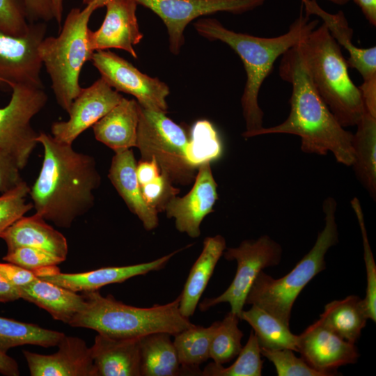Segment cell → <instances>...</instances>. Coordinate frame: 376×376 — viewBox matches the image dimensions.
Wrapping results in <instances>:
<instances>
[{
    "instance_id": "cell-12",
    "label": "cell",
    "mask_w": 376,
    "mask_h": 376,
    "mask_svg": "<svg viewBox=\"0 0 376 376\" xmlns=\"http://www.w3.org/2000/svg\"><path fill=\"white\" fill-rule=\"evenodd\" d=\"M91 61L103 79L118 92L133 95L144 109L166 113L168 85L157 77L142 73L131 63L106 50L95 51Z\"/></svg>"
},
{
    "instance_id": "cell-33",
    "label": "cell",
    "mask_w": 376,
    "mask_h": 376,
    "mask_svg": "<svg viewBox=\"0 0 376 376\" xmlns=\"http://www.w3.org/2000/svg\"><path fill=\"white\" fill-rule=\"evenodd\" d=\"M263 361L260 348L253 331L242 347L235 362L227 368L214 362L207 364L201 373L205 376H260Z\"/></svg>"
},
{
    "instance_id": "cell-7",
    "label": "cell",
    "mask_w": 376,
    "mask_h": 376,
    "mask_svg": "<svg viewBox=\"0 0 376 376\" xmlns=\"http://www.w3.org/2000/svg\"><path fill=\"white\" fill-rule=\"evenodd\" d=\"M96 9L94 3L81 10L72 8L59 35L45 38L39 47V54L51 79L57 103L67 112L82 90L79 83L80 72L94 52L88 42V24Z\"/></svg>"
},
{
    "instance_id": "cell-42",
    "label": "cell",
    "mask_w": 376,
    "mask_h": 376,
    "mask_svg": "<svg viewBox=\"0 0 376 376\" xmlns=\"http://www.w3.org/2000/svg\"><path fill=\"white\" fill-rule=\"evenodd\" d=\"M0 274L15 287L25 285L38 277L31 270L11 263H0Z\"/></svg>"
},
{
    "instance_id": "cell-16",
    "label": "cell",
    "mask_w": 376,
    "mask_h": 376,
    "mask_svg": "<svg viewBox=\"0 0 376 376\" xmlns=\"http://www.w3.org/2000/svg\"><path fill=\"white\" fill-rule=\"evenodd\" d=\"M297 352L313 368L334 375L340 366L354 363L359 357L355 343L348 342L318 320L298 335Z\"/></svg>"
},
{
    "instance_id": "cell-37",
    "label": "cell",
    "mask_w": 376,
    "mask_h": 376,
    "mask_svg": "<svg viewBox=\"0 0 376 376\" xmlns=\"http://www.w3.org/2000/svg\"><path fill=\"white\" fill-rule=\"evenodd\" d=\"M29 191L30 187L22 180L0 196V237L9 226L33 207V204L26 202Z\"/></svg>"
},
{
    "instance_id": "cell-6",
    "label": "cell",
    "mask_w": 376,
    "mask_h": 376,
    "mask_svg": "<svg viewBox=\"0 0 376 376\" xmlns=\"http://www.w3.org/2000/svg\"><path fill=\"white\" fill-rule=\"evenodd\" d=\"M337 203L329 196L322 204L324 226L318 233L311 249L294 268L279 279L261 271L254 281L246 304L258 306L289 327L292 306L303 288L325 268V255L338 241L336 220Z\"/></svg>"
},
{
    "instance_id": "cell-22",
    "label": "cell",
    "mask_w": 376,
    "mask_h": 376,
    "mask_svg": "<svg viewBox=\"0 0 376 376\" xmlns=\"http://www.w3.org/2000/svg\"><path fill=\"white\" fill-rule=\"evenodd\" d=\"M96 376H141L139 338L98 334L91 347Z\"/></svg>"
},
{
    "instance_id": "cell-34",
    "label": "cell",
    "mask_w": 376,
    "mask_h": 376,
    "mask_svg": "<svg viewBox=\"0 0 376 376\" xmlns=\"http://www.w3.org/2000/svg\"><path fill=\"white\" fill-rule=\"evenodd\" d=\"M239 320L230 311L222 321H219L210 349V358L215 363L223 365L230 362L240 353L243 333L238 327Z\"/></svg>"
},
{
    "instance_id": "cell-3",
    "label": "cell",
    "mask_w": 376,
    "mask_h": 376,
    "mask_svg": "<svg viewBox=\"0 0 376 376\" xmlns=\"http://www.w3.org/2000/svg\"><path fill=\"white\" fill-rule=\"evenodd\" d=\"M319 24L311 19L301 6L299 16L285 33L271 38L237 33L226 28L214 18H201L194 23L197 33L211 41L228 45L242 60L246 81L241 97L246 130L245 139L253 137L263 127V111L258 104L260 89L272 72L275 61L288 49L304 40Z\"/></svg>"
},
{
    "instance_id": "cell-38",
    "label": "cell",
    "mask_w": 376,
    "mask_h": 376,
    "mask_svg": "<svg viewBox=\"0 0 376 376\" xmlns=\"http://www.w3.org/2000/svg\"><path fill=\"white\" fill-rule=\"evenodd\" d=\"M260 348L261 355L274 364L279 376H327L313 368L301 357H297L292 350Z\"/></svg>"
},
{
    "instance_id": "cell-43",
    "label": "cell",
    "mask_w": 376,
    "mask_h": 376,
    "mask_svg": "<svg viewBox=\"0 0 376 376\" xmlns=\"http://www.w3.org/2000/svg\"><path fill=\"white\" fill-rule=\"evenodd\" d=\"M27 19L48 22L54 19L50 0H21Z\"/></svg>"
},
{
    "instance_id": "cell-35",
    "label": "cell",
    "mask_w": 376,
    "mask_h": 376,
    "mask_svg": "<svg viewBox=\"0 0 376 376\" xmlns=\"http://www.w3.org/2000/svg\"><path fill=\"white\" fill-rule=\"evenodd\" d=\"M2 259L32 271L38 278L60 272L57 265L65 261L49 251L31 246H22L7 252Z\"/></svg>"
},
{
    "instance_id": "cell-23",
    "label": "cell",
    "mask_w": 376,
    "mask_h": 376,
    "mask_svg": "<svg viewBox=\"0 0 376 376\" xmlns=\"http://www.w3.org/2000/svg\"><path fill=\"white\" fill-rule=\"evenodd\" d=\"M37 214L22 217L1 235L7 252L22 246L39 248L65 260L68 246L66 238Z\"/></svg>"
},
{
    "instance_id": "cell-14",
    "label": "cell",
    "mask_w": 376,
    "mask_h": 376,
    "mask_svg": "<svg viewBox=\"0 0 376 376\" xmlns=\"http://www.w3.org/2000/svg\"><path fill=\"white\" fill-rule=\"evenodd\" d=\"M123 97L100 77L89 87L82 88L73 100L68 111V120L52 124V136L59 142L72 145L82 132L93 127Z\"/></svg>"
},
{
    "instance_id": "cell-9",
    "label": "cell",
    "mask_w": 376,
    "mask_h": 376,
    "mask_svg": "<svg viewBox=\"0 0 376 376\" xmlns=\"http://www.w3.org/2000/svg\"><path fill=\"white\" fill-rule=\"evenodd\" d=\"M223 254L226 260L237 262L234 279L222 294L205 299L198 307L203 312L218 304L228 303L230 312L240 319L254 281L263 269L279 264L282 248L269 235H264L256 240H244L237 247L226 249Z\"/></svg>"
},
{
    "instance_id": "cell-28",
    "label": "cell",
    "mask_w": 376,
    "mask_h": 376,
    "mask_svg": "<svg viewBox=\"0 0 376 376\" xmlns=\"http://www.w3.org/2000/svg\"><path fill=\"white\" fill-rule=\"evenodd\" d=\"M353 134L355 175L374 201L376 198V117L366 109Z\"/></svg>"
},
{
    "instance_id": "cell-44",
    "label": "cell",
    "mask_w": 376,
    "mask_h": 376,
    "mask_svg": "<svg viewBox=\"0 0 376 376\" xmlns=\"http://www.w3.org/2000/svg\"><path fill=\"white\" fill-rule=\"evenodd\" d=\"M160 174L159 166L154 159L140 160L136 164V175L141 187L155 180Z\"/></svg>"
},
{
    "instance_id": "cell-36",
    "label": "cell",
    "mask_w": 376,
    "mask_h": 376,
    "mask_svg": "<svg viewBox=\"0 0 376 376\" xmlns=\"http://www.w3.org/2000/svg\"><path fill=\"white\" fill-rule=\"evenodd\" d=\"M351 207L354 212L360 227L363 247V259L366 270V292L362 299L366 315L368 319L376 322V265L370 246L366 229L364 217L361 203L357 197H354L351 201Z\"/></svg>"
},
{
    "instance_id": "cell-50",
    "label": "cell",
    "mask_w": 376,
    "mask_h": 376,
    "mask_svg": "<svg viewBox=\"0 0 376 376\" xmlns=\"http://www.w3.org/2000/svg\"><path fill=\"white\" fill-rule=\"evenodd\" d=\"M333 3L337 4V5H345L349 2L350 0H327Z\"/></svg>"
},
{
    "instance_id": "cell-31",
    "label": "cell",
    "mask_w": 376,
    "mask_h": 376,
    "mask_svg": "<svg viewBox=\"0 0 376 376\" xmlns=\"http://www.w3.org/2000/svg\"><path fill=\"white\" fill-rule=\"evenodd\" d=\"M219 323L207 327L194 324L173 336L179 361L188 375H201L198 367L210 359L211 341Z\"/></svg>"
},
{
    "instance_id": "cell-25",
    "label": "cell",
    "mask_w": 376,
    "mask_h": 376,
    "mask_svg": "<svg viewBox=\"0 0 376 376\" xmlns=\"http://www.w3.org/2000/svg\"><path fill=\"white\" fill-rule=\"evenodd\" d=\"M16 288L20 299L37 305L54 319L68 324L86 303L83 295L38 277L30 283Z\"/></svg>"
},
{
    "instance_id": "cell-49",
    "label": "cell",
    "mask_w": 376,
    "mask_h": 376,
    "mask_svg": "<svg viewBox=\"0 0 376 376\" xmlns=\"http://www.w3.org/2000/svg\"><path fill=\"white\" fill-rule=\"evenodd\" d=\"M109 1V0H83V3L86 5L94 3L97 8H100L105 6Z\"/></svg>"
},
{
    "instance_id": "cell-19",
    "label": "cell",
    "mask_w": 376,
    "mask_h": 376,
    "mask_svg": "<svg viewBox=\"0 0 376 376\" xmlns=\"http://www.w3.org/2000/svg\"><path fill=\"white\" fill-rule=\"evenodd\" d=\"M184 249V248H182ZM175 250L152 261L120 267H105L80 273H61L40 277L73 292L99 290L104 285L124 282L132 277L158 271L180 251Z\"/></svg>"
},
{
    "instance_id": "cell-18",
    "label": "cell",
    "mask_w": 376,
    "mask_h": 376,
    "mask_svg": "<svg viewBox=\"0 0 376 376\" xmlns=\"http://www.w3.org/2000/svg\"><path fill=\"white\" fill-rule=\"evenodd\" d=\"M52 354L24 350L31 376H96L91 347L79 338L64 336Z\"/></svg>"
},
{
    "instance_id": "cell-24",
    "label": "cell",
    "mask_w": 376,
    "mask_h": 376,
    "mask_svg": "<svg viewBox=\"0 0 376 376\" xmlns=\"http://www.w3.org/2000/svg\"><path fill=\"white\" fill-rule=\"evenodd\" d=\"M139 104L123 97L93 125L95 139L115 152L136 146Z\"/></svg>"
},
{
    "instance_id": "cell-29",
    "label": "cell",
    "mask_w": 376,
    "mask_h": 376,
    "mask_svg": "<svg viewBox=\"0 0 376 376\" xmlns=\"http://www.w3.org/2000/svg\"><path fill=\"white\" fill-rule=\"evenodd\" d=\"M367 320L362 299L350 295L328 303L318 320L341 338L355 343Z\"/></svg>"
},
{
    "instance_id": "cell-40",
    "label": "cell",
    "mask_w": 376,
    "mask_h": 376,
    "mask_svg": "<svg viewBox=\"0 0 376 376\" xmlns=\"http://www.w3.org/2000/svg\"><path fill=\"white\" fill-rule=\"evenodd\" d=\"M141 189L145 201L157 212L164 211L168 201L179 193L169 179L161 173L155 180Z\"/></svg>"
},
{
    "instance_id": "cell-45",
    "label": "cell",
    "mask_w": 376,
    "mask_h": 376,
    "mask_svg": "<svg viewBox=\"0 0 376 376\" xmlns=\"http://www.w3.org/2000/svg\"><path fill=\"white\" fill-rule=\"evenodd\" d=\"M20 299L17 289L0 274V303L14 301Z\"/></svg>"
},
{
    "instance_id": "cell-11",
    "label": "cell",
    "mask_w": 376,
    "mask_h": 376,
    "mask_svg": "<svg viewBox=\"0 0 376 376\" xmlns=\"http://www.w3.org/2000/svg\"><path fill=\"white\" fill-rule=\"evenodd\" d=\"M156 14L165 24L169 49L178 55L185 43L184 31L193 20L219 12L243 14L262 6L265 0H134Z\"/></svg>"
},
{
    "instance_id": "cell-39",
    "label": "cell",
    "mask_w": 376,
    "mask_h": 376,
    "mask_svg": "<svg viewBox=\"0 0 376 376\" xmlns=\"http://www.w3.org/2000/svg\"><path fill=\"white\" fill-rule=\"evenodd\" d=\"M21 0H0V31L21 36L27 32L30 24Z\"/></svg>"
},
{
    "instance_id": "cell-5",
    "label": "cell",
    "mask_w": 376,
    "mask_h": 376,
    "mask_svg": "<svg viewBox=\"0 0 376 376\" xmlns=\"http://www.w3.org/2000/svg\"><path fill=\"white\" fill-rule=\"evenodd\" d=\"M299 46L313 84L338 123L356 126L365 111L358 86L352 81L340 46L322 23Z\"/></svg>"
},
{
    "instance_id": "cell-2",
    "label": "cell",
    "mask_w": 376,
    "mask_h": 376,
    "mask_svg": "<svg viewBox=\"0 0 376 376\" xmlns=\"http://www.w3.org/2000/svg\"><path fill=\"white\" fill-rule=\"evenodd\" d=\"M37 141L43 147L44 158L29 191L36 214L69 228L94 205V191L101 182L95 159L45 132L38 133Z\"/></svg>"
},
{
    "instance_id": "cell-32",
    "label": "cell",
    "mask_w": 376,
    "mask_h": 376,
    "mask_svg": "<svg viewBox=\"0 0 376 376\" xmlns=\"http://www.w3.org/2000/svg\"><path fill=\"white\" fill-rule=\"evenodd\" d=\"M65 334L42 328L37 324L19 322L0 316V351L34 345L45 347L57 346Z\"/></svg>"
},
{
    "instance_id": "cell-30",
    "label": "cell",
    "mask_w": 376,
    "mask_h": 376,
    "mask_svg": "<svg viewBox=\"0 0 376 376\" xmlns=\"http://www.w3.org/2000/svg\"><path fill=\"white\" fill-rule=\"evenodd\" d=\"M240 319L253 328L260 347L297 352L298 335L292 334L289 327L263 308L251 305L249 310L242 311Z\"/></svg>"
},
{
    "instance_id": "cell-4",
    "label": "cell",
    "mask_w": 376,
    "mask_h": 376,
    "mask_svg": "<svg viewBox=\"0 0 376 376\" xmlns=\"http://www.w3.org/2000/svg\"><path fill=\"white\" fill-rule=\"evenodd\" d=\"M83 295L85 306L69 325L111 338H137L156 332L174 336L194 325L180 313V295L166 304L148 308L125 304L111 295L102 296L99 290L84 292Z\"/></svg>"
},
{
    "instance_id": "cell-10",
    "label": "cell",
    "mask_w": 376,
    "mask_h": 376,
    "mask_svg": "<svg viewBox=\"0 0 376 376\" xmlns=\"http://www.w3.org/2000/svg\"><path fill=\"white\" fill-rule=\"evenodd\" d=\"M10 87V100L0 108V148L22 169L38 143V133L32 127L31 121L44 108L48 97L43 88L21 84Z\"/></svg>"
},
{
    "instance_id": "cell-47",
    "label": "cell",
    "mask_w": 376,
    "mask_h": 376,
    "mask_svg": "<svg viewBox=\"0 0 376 376\" xmlns=\"http://www.w3.org/2000/svg\"><path fill=\"white\" fill-rule=\"evenodd\" d=\"M0 373L6 376L19 375L16 361L1 351H0Z\"/></svg>"
},
{
    "instance_id": "cell-20",
    "label": "cell",
    "mask_w": 376,
    "mask_h": 376,
    "mask_svg": "<svg viewBox=\"0 0 376 376\" xmlns=\"http://www.w3.org/2000/svg\"><path fill=\"white\" fill-rule=\"evenodd\" d=\"M301 1L305 13L322 19L331 36L347 50L349 54L346 60L348 68H354L360 73L363 83L376 81V47L360 48L354 45L353 30L343 11L332 14L322 9L315 0Z\"/></svg>"
},
{
    "instance_id": "cell-13",
    "label": "cell",
    "mask_w": 376,
    "mask_h": 376,
    "mask_svg": "<svg viewBox=\"0 0 376 376\" xmlns=\"http://www.w3.org/2000/svg\"><path fill=\"white\" fill-rule=\"evenodd\" d=\"M46 29V24L39 22L30 24L21 36L0 31V80L3 84L43 88L39 47Z\"/></svg>"
},
{
    "instance_id": "cell-8",
    "label": "cell",
    "mask_w": 376,
    "mask_h": 376,
    "mask_svg": "<svg viewBox=\"0 0 376 376\" xmlns=\"http://www.w3.org/2000/svg\"><path fill=\"white\" fill-rule=\"evenodd\" d=\"M190 141L185 129L166 113L143 108L139 104L136 146L143 161L154 159L160 173L173 183L187 185L196 177L189 158Z\"/></svg>"
},
{
    "instance_id": "cell-15",
    "label": "cell",
    "mask_w": 376,
    "mask_h": 376,
    "mask_svg": "<svg viewBox=\"0 0 376 376\" xmlns=\"http://www.w3.org/2000/svg\"><path fill=\"white\" fill-rule=\"evenodd\" d=\"M198 169L190 191L183 197H171L164 208L169 218L175 219L176 229L192 238L200 236L201 222L213 211L218 199L217 185L210 162L201 163Z\"/></svg>"
},
{
    "instance_id": "cell-27",
    "label": "cell",
    "mask_w": 376,
    "mask_h": 376,
    "mask_svg": "<svg viewBox=\"0 0 376 376\" xmlns=\"http://www.w3.org/2000/svg\"><path fill=\"white\" fill-rule=\"evenodd\" d=\"M171 336L166 332H156L139 338L141 375H188Z\"/></svg>"
},
{
    "instance_id": "cell-41",
    "label": "cell",
    "mask_w": 376,
    "mask_h": 376,
    "mask_svg": "<svg viewBox=\"0 0 376 376\" xmlns=\"http://www.w3.org/2000/svg\"><path fill=\"white\" fill-rule=\"evenodd\" d=\"M20 170L16 161L0 148V193L12 189L23 180Z\"/></svg>"
},
{
    "instance_id": "cell-26",
    "label": "cell",
    "mask_w": 376,
    "mask_h": 376,
    "mask_svg": "<svg viewBox=\"0 0 376 376\" xmlns=\"http://www.w3.org/2000/svg\"><path fill=\"white\" fill-rule=\"evenodd\" d=\"M226 249V240L220 235L207 237L204 240L203 250L192 265L180 295L179 311L185 318L189 319L194 315L214 268Z\"/></svg>"
},
{
    "instance_id": "cell-21",
    "label": "cell",
    "mask_w": 376,
    "mask_h": 376,
    "mask_svg": "<svg viewBox=\"0 0 376 376\" xmlns=\"http://www.w3.org/2000/svg\"><path fill=\"white\" fill-rule=\"evenodd\" d=\"M136 162L132 149L115 152L108 178L130 210L147 230L158 226L157 212L147 204L136 175Z\"/></svg>"
},
{
    "instance_id": "cell-1",
    "label": "cell",
    "mask_w": 376,
    "mask_h": 376,
    "mask_svg": "<svg viewBox=\"0 0 376 376\" xmlns=\"http://www.w3.org/2000/svg\"><path fill=\"white\" fill-rule=\"evenodd\" d=\"M279 72L292 86L289 115L283 123L263 127L253 136L295 135L301 139L304 152L326 155L330 152L338 163L351 166L353 134L338 123L315 88L299 43L281 56Z\"/></svg>"
},
{
    "instance_id": "cell-48",
    "label": "cell",
    "mask_w": 376,
    "mask_h": 376,
    "mask_svg": "<svg viewBox=\"0 0 376 376\" xmlns=\"http://www.w3.org/2000/svg\"><path fill=\"white\" fill-rule=\"evenodd\" d=\"M54 19L61 26L63 10V0H50Z\"/></svg>"
},
{
    "instance_id": "cell-51",
    "label": "cell",
    "mask_w": 376,
    "mask_h": 376,
    "mask_svg": "<svg viewBox=\"0 0 376 376\" xmlns=\"http://www.w3.org/2000/svg\"><path fill=\"white\" fill-rule=\"evenodd\" d=\"M1 84H3V83L0 80V85H1Z\"/></svg>"
},
{
    "instance_id": "cell-17",
    "label": "cell",
    "mask_w": 376,
    "mask_h": 376,
    "mask_svg": "<svg viewBox=\"0 0 376 376\" xmlns=\"http://www.w3.org/2000/svg\"><path fill=\"white\" fill-rule=\"evenodd\" d=\"M137 5L134 0H109L105 6L106 15L101 26L95 31L89 29L91 49L93 52L123 49L137 58L134 46L143 37L136 15Z\"/></svg>"
},
{
    "instance_id": "cell-46",
    "label": "cell",
    "mask_w": 376,
    "mask_h": 376,
    "mask_svg": "<svg viewBox=\"0 0 376 376\" xmlns=\"http://www.w3.org/2000/svg\"><path fill=\"white\" fill-rule=\"evenodd\" d=\"M373 26H376V0H353Z\"/></svg>"
}]
</instances>
